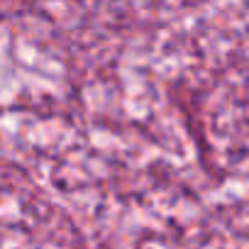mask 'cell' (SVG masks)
<instances>
[]
</instances>
